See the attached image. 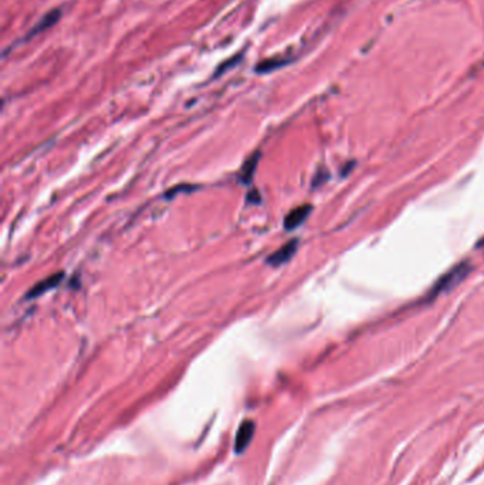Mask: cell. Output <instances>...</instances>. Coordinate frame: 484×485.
Here are the masks:
<instances>
[{
    "label": "cell",
    "mask_w": 484,
    "mask_h": 485,
    "mask_svg": "<svg viewBox=\"0 0 484 485\" xmlns=\"http://www.w3.org/2000/svg\"><path fill=\"white\" fill-rule=\"evenodd\" d=\"M259 158H260V154L256 152L254 155H252V157L245 162L243 168H241V170H240V173H239V177H240L241 184L249 185L250 182L253 180V175H254V170H256V168H257Z\"/></svg>",
    "instance_id": "ba28073f"
},
{
    "label": "cell",
    "mask_w": 484,
    "mask_h": 485,
    "mask_svg": "<svg viewBox=\"0 0 484 485\" xmlns=\"http://www.w3.org/2000/svg\"><path fill=\"white\" fill-rule=\"evenodd\" d=\"M297 247H298V240L288 241L287 245L280 247L277 252H275L273 254H270V257L267 258V263L270 265H273V267H279V265L287 263L295 254Z\"/></svg>",
    "instance_id": "5b68a950"
},
{
    "label": "cell",
    "mask_w": 484,
    "mask_h": 485,
    "mask_svg": "<svg viewBox=\"0 0 484 485\" xmlns=\"http://www.w3.org/2000/svg\"><path fill=\"white\" fill-rule=\"evenodd\" d=\"M254 423L252 420H246L241 423V426L239 427V432L236 434V444H234V450L237 454L240 452H243L248 446L250 444L252 439H253V434H254Z\"/></svg>",
    "instance_id": "3957f363"
},
{
    "label": "cell",
    "mask_w": 484,
    "mask_h": 485,
    "mask_svg": "<svg viewBox=\"0 0 484 485\" xmlns=\"http://www.w3.org/2000/svg\"><path fill=\"white\" fill-rule=\"evenodd\" d=\"M311 213V206L310 204H304L293 209L290 213L286 216L284 219V227L287 230H294L298 226H301L302 223L306 222V219L310 216Z\"/></svg>",
    "instance_id": "8992f818"
},
{
    "label": "cell",
    "mask_w": 484,
    "mask_h": 485,
    "mask_svg": "<svg viewBox=\"0 0 484 485\" xmlns=\"http://www.w3.org/2000/svg\"><path fill=\"white\" fill-rule=\"evenodd\" d=\"M62 16H63V10H62V9H58V8H57V9L50 10V12L46 13L40 20H37L36 24H35L32 28H30L28 32H27L19 42H16V44H21V43H26V42H28V40L35 39V37L39 36L40 33L46 32V30H49V28H51L54 24H57L58 20L62 19Z\"/></svg>",
    "instance_id": "7a4b0ae2"
},
{
    "label": "cell",
    "mask_w": 484,
    "mask_h": 485,
    "mask_svg": "<svg viewBox=\"0 0 484 485\" xmlns=\"http://www.w3.org/2000/svg\"><path fill=\"white\" fill-rule=\"evenodd\" d=\"M470 267L467 264H459L455 268H451L447 274H444L432 288L431 297H436L447 290H451L455 285H458L460 281L465 280V277L469 274Z\"/></svg>",
    "instance_id": "6da1fadb"
},
{
    "label": "cell",
    "mask_w": 484,
    "mask_h": 485,
    "mask_svg": "<svg viewBox=\"0 0 484 485\" xmlns=\"http://www.w3.org/2000/svg\"><path fill=\"white\" fill-rule=\"evenodd\" d=\"M288 63H290V60L283 58V57L267 58V60H263L261 63H259V64L256 66L254 71L259 73V74H267V73H271V71L279 70V69L287 66Z\"/></svg>",
    "instance_id": "52a82bcc"
},
{
    "label": "cell",
    "mask_w": 484,
    "mask_h": 485,
    "mask_svg": "<svg viewBox=\"0 0 484 485\" xmlns=\"http://www.w3.org/2000/svg\"><path fill=\"white\" fill-rule=\"evenodd\" d=\"M63 277H64V272H57V274H53V276L42 280L40 283H37L36 285L32 287V290L27 292L26 298L27 299H33V298H37V297L43 295L44 292L55 288L60 283H62Z\"/></svg>",
    "instance_id": "277c9868"
}]
</instances>
